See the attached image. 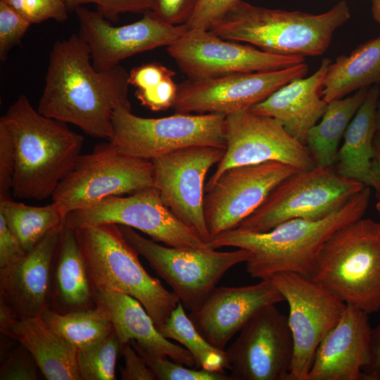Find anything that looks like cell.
<instances>
[{
    "instance_id": "cell-1",
    "label": "cell",
    "mask_w": 380,
    "mask_h": 380,
    "mask_svg": "<svg viewBox=\"0 0 380 380\" xmlns=\"http://www.w3.org/2000/svg\"><path fill=\"white\" fill-rule=\"evenodd\" d=\"M91 60L89 47L80 34L56 41L37 110L92 137L109 139L115 108L130 103L129 73L120 65L97 70Z\"/></svg>"
},
{
    "instance_id": "cell-2",
    "label": "cell",
    "mask_w": 380,
    "mask_h": 380,
    "mask_svg": "<svg viewBox=\"0 0 380 380\" xmlns=\"http://www.w3.org/2000/svg\"><path fill=\"white\" fill-rule=\"evenodd\" d=\"M370 196V186H365L345 205L323 219H291L263 232L235 228L211 239L209 246L248 251L252 256L246 262V271L253 278L267 279L282 272L311 278L326 241L341 227L362 217Z\"/></svg>"
},
{
    "instance_id": "cell-3",
    "label": "cell",
    "mask_w": 380,
    "mask_h": 380,
    "mask_svg": "<svg viewBox=\"0 0 380 380\" xmlns=\"http://www.w3.org/2000/svg\"><path fill=\"white\" fill-rule=\"evenodd\" d=\"M0 122L14 147L13 196L37 200L52 196L81 154L84 137L66 123L39 113L24 94L10 106Z\"/></svg>"
},
{
    "instance_id": "cell-4",
    "label": "cell",
    "mask_w": 380,
    "mask_h": 380,
    "mask_svg": "<svg viewBox=\"0 0 380 380\" xmlns=\"http://www.w3.org/2000/svg\"><path fill=\"white\" fill-rule=\"evenodd\" d=\"M350 17L346 1L323 13L311 14L270 9L239 0L208 31L267 52L305 58L323 54L336 30Z\"/></svg>"
},
{
    "instance_id": "cell-5",
    "label": "cell",
    "mask_w": 380,
    "mask_h": 380,
    "mask_svg": "<svg viewBox=\"0 0 380 380\" xmlns=\"http://www.w3.org/2000/svg\"><path fill=\"white\" fill-rule=\"evenodd\" d=\"M73 229L93 291L120 292L134 298L160 331L180 300L146 271L118 225Z\"/></svg>"
},
{
    "instance_id": "cell-6",
    "label": "cell",
    "mask_w": 380,
    "mask_h": 380,
    "mask_svg": "<svg viewBox=\"0 0 380 380\" xmlns=\"http://www.w3.org/2000/svg\"><path fill=\"white\" fill-rule=\"evenodd\" d=\"M311 278L346 305L380 310V222L360 218L323 245Z\"/></svg>"
},
{
    "instance_id": "cell-7",
    "label": "cell",
    "mask_w": 380,
    "mask_h": 380,
    "mask_svg": "<svg viewBox=\"0 0 380 380\" xmlns=\"http://www.w3.org/2000/svg\"><path fill=\"white\" fill-rule=\"evenodd\" d=\"M365 186L340 175L334 165L298 170L278 184L236 228L263 232L291 219L321 220L345 205Z\"/></svg>"
},
{
    "instance_id": "cell-8",
    "label": "cell",
    "mask_w": 380,
    "mask_h": 380,
    "mask_svg": "<svg viewBox=\"0 0 380 380\" xmlns=\"http://www.w3.org/2000/svg\"><path fill=\"white\" fill-rule=\"evenodd\" d=\"M153 186L151 160L120 151L110 141L80 154L53 194L52 203L65 218L71 212L112 196Z\"/></svg>"
},
{
    "instance_id": "cell-9",
    "label": "cell",
    "mask_w": 380,
    "mask_h": 380,
    "mask_svg": "<svg viewBox=\"0 0 380 380\" xmlns=\"http://www.w3.org/2000/svg\"><path fill=\"white\" fill-rule=\"evenodd\" d=\"M224 120L215 113L142 118L132 113L130 103L121 104L113 113L108 141L126 154L149 160L191 146L225 149Z\"/></svg>"
},
{
    "instance_id": "cell-10",
    "label": "cell",
    "mask_w": 380,
    "mask_h": 380,
    "mask_svg": "<svg viewBox=\"0 0 380 380\" xmlns=\"http://www.w3.org/2000/svg\"><path fill=\"white\" fill-rule=\"evenodd\" d=\"M118 227L127 242L147 260L190 312L201 305L229 269L252 256L243 248L217 251L210 247L165 246L129 227Z\"/></svg>"
},
{
    "instance_id": "cell-11",
    "label": "cell",
    "mask_w": 380,
    "mask_h": 380,
    "mask_svg": "<svg viewBox=\"0 0 380 380\" xmlns=\"http://www.w3.org/2000/svg\"><path fill=\"white\" fill-rule=\"evenodd\" d=\"M65 224L72 229L105 224L125 225L168 246L210 247L172 214L153 186L141 189L127 196H108L90 206L72 211L66 216Z\"/></svg>"
},
{
    "instance_id": "cell-12",
    "label": "cell",
    "mask_w": 380,
    "mask_h": 380,
    "mask_svg": "<svg viewBox=\"0 0 380 380\" xmlns=\"http://www.w3.org/2000/svg\"><path fill=\"white\" fill-rule=\"evenodd\" d=\"M289 306L293 356L286 380H307L316 350L341 319L346 304L312 278L291 272L272 276Z\"/></svg>"
},
{
    "instance_id": "cell-13",
    "label": "cell",
    "mask_w": 380,
    "mask_h": 380,
    "mask_svg": "<svg viewBox=\"0 0 380 380\" xmlns=\"http://www.w3.org/2000/svg\"><path fill=\"white\" fill-rule=\"evenodd\" d=\"M226 148L205 190L227 170L241 165L279 161L307 170L316 166L306 146L296 140L277 119L251 110L225 116Z\"/></svg>"
},
{
    "instance_id": "cell-14",
    "label": "cell",
    "mask_w": 380,
    "mask_h": 380,
    "mask_svg": "<svg viewBox=\"0 0 380 380\" xmlns=\"http://www.w3.org/2000/svg\"><path fill=\"white\" fill-rule=\"evenodd\" d=\"M308 70V65L302 63L273 71L188 79L178 84L172 108L176 113H215L224 116L248 110L284 84L305 77Z\"/></svg>"
},
{
    "instance_id": "cell-15",
    "label": "cell",
    "mask_w": 380,
    "mask_h": 380,
    "mask_svg": "<svg viewBox=\"0 0 380 380\" xmlns=\"http://www.w3.org/2000/svg\"><path fill=\"white\" fill-rule=\"evenodd\" d=\"M224 148L196 146L151 160L153 186L163 203L184 224L209 246L204 215L205 180L210 168L222 159Z\"/></svg>"
},
{
    "instance_id": "cell-16",
    "label": "cell",
    "mask_w": 380,
    "mask_h": 380,
    "mask_svg": "<svg viewBox=\"0 0 380 380\" xmlns=\"http://www.w3.org/2000/svg\"><path fill=\"white\" fill-rule=\"evenodd\" d=\"M240 331L225 350L232 380H286L294 350L288 317L268 305Z\"/></svg>"
},
{
    "instance_id": "cell-17",
    "label": "cell",
    "mask_w": 380,
    "mask_h": 380,
    "mask_svg": "<svg viewBox=\"0 0 380 380\" xmlns=\"http://www.w3.org/2000/svg\"><path fill=\"white\" fill-rule=\"evenodd\" d=\"M188 79L198 80L239 72L278 70L304 63L305 58L262 51L222 39L208 30L189 29L167 47Z\"/></svg>"
},
{
    "instance_id": "cell-18",
    "label": "cell",
    "mask_w": 380,
    "mask_h": 380,
    "mask_svg": "<svg viewBox=\"0 0 380 380\" xmlns=\"http://www.w3.org/2000/svg\"><path fill=\"white\" fill-rule=\"evenodd\" d=\"M298 171L279 161L225 170L205 190L204 215L210 240L232 230L251 215L282 180Z\"/></svg>"
},
{
    "instance_id": "cell-19",
    "label": "cell",
    "mask_w": 380,
    "mask_h": 380,
    "mask_svg": "<svg viewBox=\"0 0 380 380\" xmlns=\"http://www.w3.org/2000/svg\"><path fill=\"white\" fill-rule=\"evenodd\" d=\"M74 11L80 24L79 34L88 44L93 66L103 70L119 65L133 55L160 46H169L189 30L186 24L173 25L151 10L139 20L114 26L97 11L83 6Z\"/></svg>"
},
{
    "instance_id": "cell-20",
    "label": "cell",
    "mask_w": 380,
    "mask_h": 380,
    "mask_svg": "<svg viewBox=\"0 0 380 380\" xmlns=\"http://www.w3.org/2000/svg\"><path fill=\"white\" fill-rule=\"evenodd\" d=\"M284 301L271 279L241 286L215 287L201 305L190 312L198 331L221 350L260 309Z\"/></svg>"
},
{
    "instance_id": "cell-21",
    "label": "cell",
    "mask_w": 380,
    "mask_h": 380,
    "mask_svg": "<svg viewBox=\"0 0 380 380\" xmlns=\"http://www.w3.org/2000/svg\"><path fill=\"white\" fill-rule=\"evenodd\" d=\"M65 222L18 262L0 269V300L17 320L40 316L50 304L53 268Z\"/></svg>"
},
{
    "instance_id": "cell-22",
    "label": "cell",
    "mask_w": 380,
    "mask_h": 380,
    "mask_svg": "<svg viewBox=\"0 0 380 380\" xmlns=\"http://www.w3.org/2000/svg\"><path fill=\"white\" fill-rule=\"evenodd\" d=\"M368 315L346 305L319 344L307 380H365L372 331Z\"/></svg>"
},
{
    "instance_id": "cell-23",
    "label": "cell",
    "mask_w": 380,
    "mask_h": 380,
    "mask_svg": "<svg viewBox=\"0 0 380 380\" xmlns=\"http://www.w3.org/2000/svg\"><path fill=\"white\" fill-rule=\"evenodd\" d=\"M94 299L108 315L120 345L131 342L148 354L167 357L189 367H196L191 354L163 336L134 298L120 292L94 290Z\"/></svg>"
},
{
    "instance_id": "cell-24",
    "label": "cell",
    "mask_w": 380,
    "mask_h": 380,
    "mask_svg": "<svg viewBox=\"0 0 380 380\" xmlns=\"http://www.w3.org/2000/svg\"><path fill=\"white\" fill-rule=\"evenodd\" d=\"M331 61L324 58L310 76L295 79L281 87L250 110L274 118L296 140L305 145L308 132L324 115L328 103L321 88Z\"/></svg>"
},
{
    "instance_id": "cell-25",
    "label": "cell",
    "mask_w": 380,
    "mask_h": 380,
    "mask_svg": "<svg viewBox=\"0 0 380 380\" xmlns=\"http://www.w3.org/2000/svg\"><path fill=\"white\" fill-rule=\"evenodd\" d=\"M4 336L23 345L47 380H81L77 350L49 327L41 316L15 320Z\"/></svg>"
},
{
    "instance_id": "cell-26",
    "label": "cell",
    "mask_w": 380,
    "mask_h": 380,
    "mask_svg": "<svg viewBox=\"0 0 380 380\" xmlns=\"http://www.w3.org/2000/svg\"><path fill=\"white\" fill-rule=\"evenodd\" d=\"M95 305L75 230L65 222L53 268L49 308L64 314Z\"/></svg>"
},
{
    "instance_id": "cell-27",
    "label": "cell",
    "mask_w": 380,
    "mask_h": 380,
    "mask_svg": "<svg viewBox=\"0 0 380 380\" xmlns=\"http://www.w3.org/2000/svg\"><path fill=\"white\" fill-rule=\"evenodd\" d=\"M380 86L368 89L366 97L343 135L335 167L348 178L371 186V168L374 157V138L376 132V113Z\"/></svg>"
},
{
    "instance_id": "cell-28",
    "label": "cell",
    "mask_w": 380,
    "mask_h": 380,
    "mask_svg": "<svg viewBox=\"0 0 380 380\" xmlns=\"http://www.w3.org/2000/svg\"><path fill=\"white\" fill-rule=\"evenodd\" d=\"M373 85L380 86V37L331 62L322 84L321 95L329 103Z\"/></svg>"
},
{
    "instance_id": "cell-29",
    "label": "cell",
    "mask_w": 380,
    "mask_h": 380,
    "mask_svg": "<svg viewBox=\"0 0 380 380\" xmlns=\"http://www.w3.org/2000/svg\"><path fill=\"white\" fill-rule=\"evenodd\" d=\"M368 89L329 102L321 121L308 132L305 146L316 166L335 165L341 139L363 103Z\"/></svg>"
},
{
    "instance_id": "cell-30",
    "label": "cell",
    "mask_w": 380,
    "mask_h": 380,
    "mask_svg": "<svg viewBox=\"0 0 380 380\" xmlns=\"http://www.w3.org/2000/svg\"><path fill=\"white\" fill-rule=\"evenodd\" d=\"M40 316L77 350L98 343L115 331L107 312L96 304L64 314L49 308Z\"/></svg>"
},
{
    "instance_id": "cell-31",
    "label": "cell",
    "mask_w": 380,
    "mask_h": 380,
    "mask_svg": "<svg viewBox=\"0 0 380 380\" xmlns=\"http://www.w3.org/2000/svg\"><path fill=\"white\" fill-rule=\"evenodd\" d=\"M0 213L27 252L51 229L65 222L53 203L45 206H32L7 198L0 201Z\"/></svg>"
},
{
    "instance_id": "cell-32",
    "label": "cell",
    "mask_w": 380,
    "mask_h": 380,
    "mask_svg": "<svg viewBox=\"0 0 380 380\" xmlns=\"http://www.w3.org/2000/svg\"><path fill=\"white\" fill-rule=\"evenodd\" d=\"M160 332L182 344L194 357L196 368L224 372L228 369L225 350L211 345L196 329L181 301L171 312Z\"/></svg>"
},
{
    "instance_id": "cell-33",
    "label": "cell",
    "mask_w": 380,
    "mask_h": 380,
    "mask_svg": "<svg viewBox=\"0 0 380 380\" xmlns=\"http://www.w3.org/2000/svg\"><path fill=\"white\" fill-rule=\"evenodd\" d=\"M120 342L115 331L98 343L77 350L81 380H115Z\"/></svg>"
},
{
    "instance_id": "cell-34",
    "label": "cell",
    "mask_w": 380,
    "mask_h": 380,
    "mask_svg": "<svg viewBox=\"0 0 380 380\" xmlns=\"http://www.w3.org/2000/svg\"><path fill=\"white\" fill-rule=\"evenodd\" d=\"M159 380H232L224 372L191 369L169 357L148 354L134 346Z\"/></svg>"
},
{
    "instance_id": "cell-35",
    "label": "cell",
    "mask_w": 380,
    "mask_h": 380,
    "mask_svg": "<svg viewBox=\"0 0 380 380\" xmlns=\"http://www.w3.org/2000/svg\"><path fill=\"white\" fill-rule=\"evenodd\" d=\"M30 20L32 24L52 19L64 22L68 18L65 0H0Z\"/></svg>"
},
{
    "instance_id": "cell-36",
    "label": "cell",
    "mask_w": 380,
    "mask_h": 380,
    "mask_svg": "<svg viewBox=\"0 0 380 380\" xmlns=\"http://www.w3.org/2000/svg\"><path fill=\"white\" fill-rule=\"evenodd\" d=\"M32 23L0 1V60H6L10 51L20 45Z\"/></svg>"
},
{
    "instance_id": "cell-37",
    "label": "cell",
    "mask_w": 380,
    "mask_h": 380,
    "mask_svg": "<svg viewBox=\"0 0 380 380\" xmlns=\"http://www.w3.org/2000/svg\"><path fill=\"white\" fill-rule=\"evenodd\" d=\"M41 373L32 354L20 343L5 357L0 367L1 380H37ZM42 374V373H41Z\"/></svg>"
},
{
    "instance_id": "cell-38",
    "label": "cell",
    "mask_w": 380,
    "mask_h": 380,
    "mask_svg": "<svg viewBox=\"0 0 380 380\" xmlns=\"http://www.w3.org/2000/svg\"><path fill=\"white\" fill-rule=\"evenodd\" d=\"M68 11L87 4L96 5L97 12L109 21L116 22L123 13H145L152 9V0H65Z\"/></svg>"
},
{
    "instance_id": "cell-39",
    "label": "cell",
    "mask_w": 380,
    "mask_h": 380,
    "mask_svg": "<svg viewBox=\"0 0 380 380\" xmlns=\"http://www.w3.org/2000/svg\"><path fill=\"white\" fill-rule=\"evenodd\" d=\"M239 0H198L186 25L189 29L209 30Z\"/></svg>"
},
{
    "instance_id": "cell-40",
    "label": "cell",
    "mask_w": 380,
    "mask_h": 380,
    "mask_svg": "<svg viewBox=\"0 0 380 380\" xmlns=\"http://www.w3.org/2000/svg\"><path fill=\"white\" fill-rule=\"evenodd\" d=\"M172 78H166L150 89H137L135 96L142 106L153 111H162L172 108L178 88Z\"/></svg>"
},
{
    "instance_id": "cell-41",
    "label": "cell",
    "mask_w": 380,
    "mask_h": 380,
    "mask_svg": "<svg viewBox=\"0 0 380 380\" xmlns=\"http://www.w3.org/2000/svg\"><path fill=\"white\" fill-rule=\"evenodd\" d=\"M15 163L11 137L6 127L0 122V201L10 198Z\"/></svg>"
},
{
    "instance_id": "cell-42",
    "label": "cell",
    "mask_w": 380,
    "mask_h": 380,
    "mask_svg": "<svg viewBox=\"0 0 380 380\" xmlns=\"http://www.w3.org/2000/svg\"><path fill=\"white\" fill-rule=\"evenodd\" d=\"M198 0H152L151 11L161 20L173 25L186 24Z\"/></svg>"
},
{
    "instance_id": "cell-43",
    "label": "cell",
    "mask_w": 380,
    "mask_h": 380,
    "mask_svg": "<svg viewBox=\"0 0 380 380\" xmlns=\"http://www.w3.org/2000/svg\"><path fill=\"white\" fill-rule=\"evenodd\" d=\"M175 75V72L172 70L159 63L152 62L132 69L129 72V83L137 89H147Z\"/></svg>"
},
{
    "instance_id": "cell-44",
    "label": "cell",
    "mask_w": 380,
    "mask_h": 380,
    "mask_svg": "<svg viewBox=\"0 0 380 380\" xmlns=\"http://www.w3.org/2000/svg\"><path fill=\"white\" fill-rule=\"evenodd\" d=\"M125 365L119 367L122 380H154L156 376L131 342L121 344Z\"/></svg>"
},
{
    "instance_id": "cell-45",
    "label": "cell",
    "mask_w": 380,
    "mask_h": 380,
    "mask_svg": "<svg viewBox=\"0 0 380 380\" xmlns=\"http://www.w3.org/2000/svg\"><path fill=\"white\" fill-rule=\"evenodd\" d=\"M27 253L0 213V269L20 261Z\"/></svg>"
},
{
    "instance_id": "cell-46",
    "label": "cell",
    "mask_w": 380,
    "mask_h": 380,
    "mask_svg": "<svg viewBox=\"0 0 380 380\" xmlns=\"http://www.w3.org/2000/svg\"><path fill=\"white\" fill-rule=\"evenodd\" d=\"M362 372L365 380H380V319L372 328L369 359Z\"/></svg>"
},
{
    "instance_id": "cell-47",
    "label": "cell",
    "mask_w": 380,
    "mask_h": 380,
    "mask_svg": "<svg viewBox=\"0 0 380 380\" xmlns=\"http://www.w3.org/2000/svg\"><path fill=\"white\" fill-rule=\"evenodd\" d=\"M374 157L371 168V186L375 190V196L380 201V132L374 138Z\"/></svg>"
},
{
    "instance_id": "cell-48",
    "label": "cell",
    "mask_w": 380,
    "mask_h": 380,
    "mask_svg": "<svg viewBox=\"0 0 380 380\" xmlns=\"http://www.w3.org/2000/svg\"><path fill=\"white\" fill-rule=\"evenodd\" d=\"M372 13L374 19L380 25V0H372Z\"/></svg>"
},
{
    "instance_id": "cell-49",
    "label": "cell",
    "mask_w": 380,
    "mask_h": 380,
    "mask_svg": "<svg viewBox=\"0 0 380 380\" xmlns=\"http://www.w3.org/2000/svg\"><path fill=\"white\" fill-rule=\"evenodd\" d=\"M376 132H380V96L379 99L377 108H376Z\"/></svg>"
},
{
    "instance_id": "cell-50",
    "label": "cell",
    "mask_w": 380,
    "mask_h": 380,
    "mask_svg": "<svg viewBox=\"0 0 380 380\" xmlns=\"http://www.w3.org/2000/svg\"><path fill=\"white\" fill-rule=\"evenodd\" d=\"M376 210H377L379 211V213H380V201H379V202L376 203Z\"/></svg>"
}]
</instances>
